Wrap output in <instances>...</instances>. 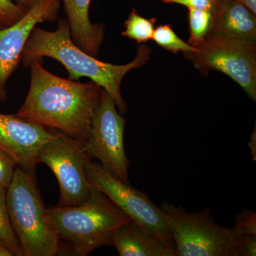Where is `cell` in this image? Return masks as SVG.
I'll use <instances>...</instances> for the list:
<instances>
[{"label":"cell","mask_w":256,"mask_h":256,"mask_svg":"<svg viewBox=\"0 0 256 256\" xmlns=\"http://www.w3.org/2000/svg\"><path fill=\"white\" fill-rule=\"evenodd\" d=\"M28 96L16 116L24 120L55 128L84 144L100 104L102 88L94 82L60 78L34 60Z\"/></svg>","instance_id":"obj_1"},{"label":"cell","mask_w":256,"mask_h":256,"mask_svg":"<svg viewBox=\"0 0 256 256\" xmlns=\"http://www.w3.org/2000/svg\"><path fill=\"white\" fill-rule=\"evenodd\" d=\"M150 55V48L142 44L138 46L137 55L130 63L114 65L100 62L74 44L68 21L60 20L55 31L34 28L24 48L22 60L25 66L44 57L58 60L68 70L69 79L90 78L111 96L120 114H124L128 106L121 94L122 79L132 69L146 64Z\"/></svg>","instance_id":"obj_2"},{"label":"cell","mask_w":256,"mask_h":256,"mask_svg":"<svg viewBox=\"0 0 256 256\" xmlns=\"http://www.w3.org/2000/svg\"><path fill=\"white\" fill-rule=\"evenodd\" d=\"M46 213L58 238L70 242L79 256L110 245L114 230L131 220L104 194L94 188L88 200L82 204L50 207Z\"/></svg>","instance_id":"obj_3"},{"label":"cell","mask_w":256,"mask_h":256,"mask_svg":"<svg viewBox=\"0 0 256 256\" xmlns=\"http://www.w3.org/2000/svg\"><path fill=\"white\" fill-rule=\"evenodd\" d=\"M6 207L12 226L24 256H54L60 240L47 217L34 174L16 168L6 190Z\"/></svg>","instance_id":"obj_4"},{"label":"cell","mask_w":256,"mask_h":256,"mask_svg":"<svg viewBox=\"0 0 256 256\" xmlns=\"http://www.w3.org/2000/svg\"><path fill=\"white\" fill-rule=\"evenodd\" d=\"M159 208L174 240L175 256H239L235 230L216 223L210 208L190 213L166 202Z\"/></svg>","instance_id":"obj_5"},{"label":"cell","mask_w":256,"mask_h":256,"mask_svg":"<svg viewBox=\"0 0 256 256\" xmlns=\"http://www.w3.org/2000/svg\"><path fill=\"white\" fill-rule=\"evenodd\" d=\"M196 48L184 54L196 68L206 75L210 70L225 74L256 100V43L210 34Z\"/></svg>","instance_id":"obj_6"},{"label":"cell","mask_w":256,"mask_h":256,"mask_svg":"<svg viewBox=\"0 0 256 256\" xmlns=\"http://www.w3.org/2000/svg\"><path fill=\"white\" fill-rule=\"evenodd\" d=\"M85 172L92 188L104 194L124 214L160 238L174 254V240L161 210L146 193L114 178L92 159L86 162Z\"/></svg>","instance_id":"obj_7"},{"label":"cell","mask_w":256,"mask_h":256,"mask_svg":"<svg viewBox=\"0 0 256 256\" xmlns=\"http://www.w3.org/2000/svg\"><path fill=\"white\" fill-rule=\"evenodd\" d=\"M90 159L84 144L64 132L54 137L38 151V162L46 164L54 173L60 188V205L78 206L88 200L92 186L85 172V164Z\"/></svg>","instance_id":"obj_8"},{"label":"cell","mask_w":256,"mask_h":256,"mask_svg":"<svg viewBox=\"0 0 256 256\" xmlns=\"http://www.w3.org/2000/svg\"><path fill=\"white\" fill-rule=\"evenodd\" d=\"M126 120L118 110L111 96L102 89L100 104L94 114L84 150L102 168L122 182L130 184V160L124 144Z\"/></svg>","instance_id":"obj_9"},{"label":"cell","mask_w":256,"mask_h":256,"mask_svg":"<svg viewBox=\"0 0 256 256\" xmlns=\"http://www.w3.org/2000/svg\"><path fill=\"white\" fill-rule=\"evenodd\" d=\"M60 0H41L22 18L9 28L0 30V102L6 99L8 79L22 60V55L37 24L56 18Z\"/></svg>","instance_id":"obj_10"},{"label":"cell","mask_w":256,"mask_h":256,"mask_svg":"<svg viewBox=\"0 0 256 256\" xmlns=\"http://www.w3.org/2000/svg\"><path fill=\"white\" fill-rule=\"evenodd\" d=\"M46 127L12 114H0V148L22 169L34 174L38 151L54 137Z\"/></svg>","instance_id":"obj_11"},{"label":"cell","mask_w":256,"mask_h":256,"mask_svg":"<svg viewBox=\"0 0 256 256\" xmlns=\"http://www.w3.org/2000/svg\"><path fill=\"white\" fill-rule=\"evenodd\" d=\"M210 34L256 43V14L236 0H216Z\"/></svg>","instance_id":"obj_12"},{"label":"cell","mask_w":256,"mask_h":256,"mask_svg":"<svg viewBox=\"0 0 256 256\" xmlns=\"http://www.w3.org/2000/svg\"><path fill=\"white\" fill-rule=\"evenodd\" d=\"M70 36L77 46L92 56L98 54L105 35L102 24H92L89 18L90 0H63Z\"/></svg>","instance_id":"obj_13"},{"label":"cell","mask_w":256,"mask_h":256,"mask_svg":"<svg viewBox=\"0 0 256 256\" xmlns=\"http://www.w3.org/2000/svg\"><path fill=\"white\" fill-rule=\"evenodd\" d=\"M110 245L120 256H175L160 238L132 220L114 230Z\"/></svg>","instance_id":"obj_14"},{"label":"cell","mask_w":256,"mask_h":256,"mask_svg":"<svg viewBox=\"0 0 256 256\" xmlns=\"http://www.w3.org/2000/svg\"><path fill=\"white\" fill-rule=\"evenodd\" d=\"M156 22V18H143L133 8L124 22L126 30L121 34L138 44L146 43L152 38Z\"/></svg>","instance_id":"obj_15"},{"label":"cell","mask_w":256,"mask_h":256,"mask_svg":"<svg viewBox=\"0 0 256 256\" xmlns=\"http://www.w3.org/2000/svg\"><path fill=\"white\" fill-rule=\"evenodd\" d=\"M214 14L210 12L188 9V22L190 38L188 44L196 48L203 43L212 30Z\"/></svg>","instance_id":"obj_16"},{"label":"cell","mask_w":256,"mask_h":256,"mask_svg":"<svg viewBox=\"0 0 256 256\" xmlns=\"http://www.w3.org/2000/svg\"><path fill=\"white\" fill-rule=\"evenodd\" d=\"M8 188H0V240L4 244L12 255L23 256L14 230L10 222L6 207V195Z\"/></svg>","instance_id":"obj_17"},{"label":"cell","mask_w":256,"mask_h":256,"mask_svg":"<svg viewBox=\"0 0 256 256\" xmlns=\"http://www.w3.org/2000/svg\"><path fill=\"white\" fill-rule=\"evenodd\" d=\"M152 40H154L158 46L174 54L182 52L184 54L197 50L180 38L170 24L160 25L154 28Z\"/></svg>","instance_id":"obj_18"},{"label":"cell","mask_w":256,"mask_h":256,"mask_svg":"<svg viewBox=\"0 0 256 256\" xmlns=\"http://www.w3.org/2000/svg\"><path fill=\"white\" fill-rule=\"evenodd\" d=\"M28 10L12 0H0V30L9 28L23 18Z\"/></svg>","instance_id":"obj_19"},{"label":"cell","mask_w":256,"mask_h":256,"mask_svg":"<svg viewBox=\"0 0 256 256\" xmlns=\"http://www.w3.org/2000/svg\"><path fill=\"white\" fill-rule=\"evenodd\" d=\"M233 229L237 235H256V213L244 210L236 216Z\"/></svg>","instance_id":"obj_20"},{"label":"cell","mask_w":256,"mask_h":256,"mask_svg":"<svg viewBox=\"0 0 256 256\" xmlns=\"http://www.w3.org/2000/svg\"><path fill=\"white\" fill-rule=\"evenodd\" d=\"M16 162L0 148V188H8L14 178Z\"/></svg>","instance_id":"obj_21"},{"label":"cell","mask_w":256,"mask_h":256,"mask_svg":"<svg viewBox=\"0 0 256 256\" xmlns=\"http://www.w3.org/2000/svg\"><path fill=\"white\" fill-rule=\"evenodd\" d=\"M236 242L239 256H256V235H237Z\"/></svg>","instance_id":"obj_22"},{"label":"cell","mask_w":256,"mask_h":256,"mask_svg":"<svg viewBox=\"0 0 256 256\" xmlns=\"http://www.w3.org/2000/svg\"><path fill=\"white\" fill-rule=\"evenodd\" d=\"M164 3L178 4L186 6L188 9H195L210 12L214 14L216 0H161Z\"/></svg>","instance_id":"obj_23"},{"label":"cell","mask_w":256,"mask_h":256,"mask_svg":"<svg viewBox=\"0 0 256 256\" xmlns=\"http://www.w3.org/2000/svg\"><path fill=\"white\" fill-rule=\"evenodd\" d=\"M15 1L18 6L28 11L41 0H15Z\"/></svg>","instance_id":"obj_24"},{"label":"cell","mask_w":256,"mask_h":256,"mask_svg":"<svg viewBox=\"0 0 256 256\" xmlns=\"http://www.w3.org/2000/svg\"><path fill=\"white\" fill-rule=\"evenodd\" d=\"M248 146L250 148V152L252 156V160L254 161L256 160V126L252 130V137H250V142H248Z\"/></svg>","instance_id":"obj_25"},{"label":"cell","mask_w":256,"mask_h":256,"mask_svg":"<svg viewBox=\"0 0 256 256\" xmlns=\"http://www.w3.org/2000/svg\"><path fill=\"white\" fill-rule=\"evenodd\" d=\"M236 1L245 5L249 10H252L254 14H256V0H236Z\"/></svg>","instance_id":"obj_26"},{"label":"cell","mask_w":256,"mask_h":256,"mask_svg":"<svg viewBox=\"0 0 256 256\" xmlns=\"http://www.w3.org/2000/svg\"><path fill=\"white\" fill-rule=\"evenodd\" d=\"M0 256H12L4 244L0 240Z\"/></svg>","instance_id":"obj_27"}]
</instances>
